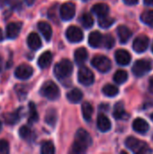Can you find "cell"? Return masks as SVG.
I'll return each mask as SVG.
<instances>
[{
    "instance_id": "cell-1",
    "label": "cell",
    "mask_w": 153,
    "mask_h": 154,
    "mask_svg": "<svg viewBox=\"0 0 153 154\" xmlns=\"http://www.w3.org/2000/svg\"><path fill=\"white\" fill-rule=\"evenodd\" d=\"M92 138L85 129H78L75 135V142L72 145V152L75 153H84L91 145Z\"/></svg>"
},
{
    "instance_id": "cell-2",
    "label": "cell",
    "mask_w": 153,
    "mask_h": 154,
    "mask_svg": "<svg viewBox=\"0 0 153 154\" xmlns=\"http://www.w3.org/2000/svg\"><path fill=\"white\" fill-rule=\"evenodd\" d=\"M124 144L126 148L131 150L133 152L136 154H145L152 152V150L150 148V146L143 141H140L139 139L130 136L126 138Z\"/></svg>"
},
{
    "instance_id": "cell-3",
    "label": "cell",
    "mask_w": 153,
    "mask_h": 154,
    "mask_svg": "<svg viewBox=\"0 0 153 154\" xmlns=\"http://www.w3.org/2000/svg\"><path fill=\"white\" fill-rule=\"evenodd\" d=\"M73 71V65L69 60H62L55 65L54 73L59 79H66L70 77Z\"/></svg>"
},
{
    "instance_id": "cell-4",
    "label": "cell",
    "mask_w": 153,
    "mask_h": 154,
    "mask_svg": "<svg viewBox=\"0 0 153 154\" xmlns=\"http://www.w3.org/2000/svg\"><path fill=\"white\" fill-rule=\"evenodd\" d=\"M41 94L50 100H56L59 98L60 91L53 81H47L41 86Z\"/></svg>"
},
{
    "instance_id": "cell-5",
    "label": "cell",
    "mask_w": 153,
    "mask_h": 154,
    "mask_svg": "<svg viewBox=\"0 0 153 154\" xmlns=\"http://www.w3.org/2000/svg\"><path fill=\"white\" fill-rule=\"evenodd\" d=\"M91 64L93 67H95L98 71H100L102 73L108 72L112 67L111 60L107 57L103 56V55L95 56L91 60Z\"/></svg>"
},
{
    "instance_id": "cell-6",
    "label": "cell",
    "mask_w": 153,
    "mask_h": 154,
    "mask_svg": "<svg viewBox=\"0 0 153 154\" xmlns=\"http://www.w3.org/2000/svg\"><path fill=\"white\" fill-rule=\"evenodd\" d=\"M151 68H152V64L151 60L142 59V60H138L134 63L133 67V72L136 77L140 78L150 72L151 70Z\"/></svg>"
},
{
    "instance_id": "cell-7",
    "label": "cell",
    "mask_w": 153,
    "mask_h": 154,
    "mask_svg": "<svg viewBox=\"0 0 153 154\" xmlns=\"http://www.w3.org/2000/svg\"><path fill=\"white\" fill-rule=\"evenodd\" d=\"M78 79L79 83L84 86H90L94 83L95 77L93 72L87 67H81L78 73Z\"/></svg>"
},
{
    "instance_id": "cell-8",
    "label": "cell",
    "mask_w": 153,
    "mask_h": 154,
    "mask_svg": "<svg viewBox=\"0 0 153 154\" xmlns=\"http://www.w3.org/2000/svg\"><path fill=\"white\" fill-rule=\"evenodd\" d=\"M76 14V6L71 2L64 3L60 8V18L64 21L71 20Z\"/></svg>"
},
{
    "instance_id": "cell-9",
    "label": "cell",
    "mask_w": 153,
    "mask_h": 154,
    "mask_svg": "<svg viewBox=\"0 0 153 154\" xmlns=\"http://www.w3.org/2000/svg\"><path fill=\"white\" fill-rule=\"evenodd\" d=\"M66 36L70 42H79L84 38L83 32L77 26H69L66 31Z\"/></svg>"
},
{
    "instance_id": "cell-10",
    "label": "cell",
    "mask_w": 153,
    "mask_h": 154,
    "mask_svg": "<svg viewBox=\"0 0 153 154\" xmlns=\"http://www.w3.org/2000/svg\"><path fill=\"white\" fill-rule=\"evenodd\" d=\"M149 43H150V39L146 35H139L134 39L133 43V48L134 51L138 53H142L148 49Z\"/></svg>"
},
{
    "instance_id": "cell-11",
    "label": "cell",
    "mask_w": 153,
    "mask_h": 154,
    "mask_svg": "<svg viewBox=\"0 0 153 154\" xmlns=\"http://www.w3.org/2000/svg\"><path fill=\"white\" fill-rule=\"evenodd\" d=\"M32 73H33V69L31 66L27 64H22L16 68L14 71V76L19 79L24 80L31 78Z\"/></svg>"
},
{
    "instance_id": "cell-12",
    "label": "cell",
    "mask_w": 153,
    "mask_h": 154,
    "mask_svg": "<svg viewBox=\"0 0 153 154\" xmlns=\"http://www.w3.org/2000/svg\"><path fill=\"white\" fill-rule=\"evenodd\" d=\"M115 60L116 62L121 65V66H126L130 63L131 61V54L125 51V50H123V49H120V50H117L115 51Z\"/></svg>"
},
{
    "instance_id": "cell-13",
    "label": "cell",
    "mask_w": 153,
    "mask_h": 154,
    "mask_svg": "<svg viewBox=\"0 0 153 154\" xmlns=\"http://www.w3.org/2000/svg\"><path fill=\"white\" fill-rule=\"evenodd\" d=\"M133 128L136 133L144 134L149 131L150 125L146 120L142 118H136L133 123Z\"/></svg>"
},
{
    "instance_id": "cell-14",
    "label": "cell",
    "mask_w": 153,
    "mask_h": 154,
    "mask_svg": "<svg viewBox=\"0 0 153 154\" xmlns=\"http://www.w3.org/2000/svg\"><path fill=\"white\" fill-rule=\"evenodd\" d=\"M21 29H22L21 23H10L6 26V36L9 39H14L19 35Z\"/></svg>"
},
{
    "instance_id": "cell-15",
    "label": "cell",
    "mask_w": 153,
    "mask_h": 154,
    "mask_svg": "<svg viewBox=\"0 0 153 154\" xmlns=\"http://www.w3.org/2000/svg\"><path fill=\"white\" fill-rule=\"evenodd\" d=\"M117 34L121 43H126L133 35L132 31L125 25H120L117 27Z\"/></svg>"
},
{
    "instance_id": "cell-16",
    "label": "cell",
    "mask_w": 153,
    "mask_h": 154,
    "mask_svg": "<svg viewBox=\"0 0 153 154\" xmlns=\"http://www.w3.org/2000/svg\"><path fill=\"white\" fill-rule=\"evenodd\" d=\"M27 44L30 49L33 51H37L41 47V40L36 32H32L28 35Z\"/></svg>"
},
{
    "instance_id": "cell-17",
    "label": "cell",
    "mask_w": 153,
    "mask_h": 154,
    "mask_svg": "<svg viewBox=\"0 0 153 154\" xmlns=\"http://www.w3.org/2000/svg\"><path fill=\"white\" fill-rule=\"evenodd\" d=\"M96 123H97V128L103 133L108 132L111 129V122H110L109 118L103 114H101L97 116Z\"/></svg>"
},
{
    "instance_id": "cell-18",
    "label": "cell",
    "mask_w": 153,
    "mask_h": 154,
    "mask_svg": "<svg viewBox=\"0 0 153 154\" xmlns=\"http://www.w3.org/2000/svg\"><path fill=\"white\" fill-rule=\"evenodd\" d=\"M113 116L117 120H125V119H128V117H129V115L126 113L124 106L123 103H121V102H118L115 106Z\"/></svg>"
},
{
    "instance_id": "cell-19",
    "label": "cell",
    "mask_w": 153,
    "mask_h": 154,
    "mask_svg": "<svg viewBox=\"0 0 153 154\" xmlns=\"http://www.w3.org/2000/svg\"><path fill=\"white\" fill-rule=\"evenodd\" d=\"M38 29L41 32V33L42 34V36L44 37V39L47 42H49L52 36V29H51L50 25L46 22H39Z\"/></svg>"
},
{
    "instance_id": "cell-20",
    "label": "cell",
    "mask_w": 153,
    "mask_h": 154,
    "mask_svg": "<svg viewBox=\"0 0 153 154\" xmlns=\"http://www.w3.org/2000/svg\"><path fill=\"white\" fill-rule=\"evenodd\" d=\"M102 39H103V35L98 32V31H95L92 32L89 36H88V43L91 47L93 48H97L102 44Z\"/></svg>"
},
{
    "instance_id": "cell-21",
    "label": "cell",
    "mask_w": 153,
    "mask_h": 154,
    "mask_svg": "<svg viewBox=\"0 0 153 154\" xmlns=\"http://www.w3.org/2000/svg\"><path fill=\"white\" fill-rule=\"evenodd\" d=\"M52 60V54L50 51H45L43 52L38 59V65L41 69H46L48 68Z\"/></svg>"
},
{
    "instance_id": "cell-22",
    "label": "cell",
    "mask_w": 153,
    "mask_h": 154,
    "mask_svg": "<svg viewBox=\"0 0 153 154\" xmlns=\"http://www.w3.org/2000/svg\"><path fill=\"white\" fill-rule=\"evenodd\" d=\"M83 97V93L80 89L78 88H73L71 89L68 94H67V98L70 103L73 104H78L82 100Z\"/></svg>"
},
{
    "instance_id": "cell-23",
    "label": "cell",
    "mask_w": 153,
    "mask_h": 154,
    "mask_svg": "<svg viewBox=\"0 0 153 154\" xmlns=\"http://www.w3.org/2000/svg\"><path fill=\"white\" fill-rule=\"evenodd\" d=\"M87 57H88V53H87V51L86 50V48L82 47V48H78L75 51L74 59L78 65L83 64L87 60Z\"/></svg>"
},
{
    "instance_id": "cell-24",
    "label": "cell",
    "mask_w": 153,
    "mask_h": 154,
    "mask_svg": "<svg viewBox=\"0 0 153 154\" xmlns=\"http://www.w3.org/2000/svg\"><path fill=\"white\" fill-rule=\"evenodd\" d=\"M92 12L98 17L107 15L109 13V6L106 4L99 3L92 6Z\"/></svg>"
},
{
    "instance_id": "cell-25",
    "label": "cell",
    "mask_w": 153,
    "mask_h": 154,
    "mask_svg": "<svg viewBox=\"0 0 153 154\" xmlns=\"http://www.w3.org/2000/svg\"><path fill=\"white\" fill-rule=\"evenodd\" d=\"M82 115H83V117L86 121L89 122L92 118V115H93V106H91L90 103L88 102H84L82 104Z\"/></svg>"
},
{
    "instance_id": "cell-26",
    "label": "cell",
    "mask_w": 153,
    "mask_h": 154,
    "mask_svg": "<svg viewBox=\"0 0 153 154\" xmlns=\"http://www.w3.org/2000/svg\"><path fill=\"white\" fill-rule=\"evenodd\" d=\"M29 116H28V122L30 124H34L38 121L39 119V115H38V112H37V109H36V106L35 105L31 102L29 103Z\"/></svg>"
},
{
    "instance_id": "cell-27",
    "label": "cell",
    "mask_w": 153,
    "mask_h": 154,
    "mask_svg": "<svg viewBox=\"0 0 153 154\" xmlns=\"http://www.w3.org/2000/svg\"><path fill=\"white\" fill-rule=\"evenodd\" d=\"M102 91H103V94L104 95H106V97H115L119 93L118 88L115 86L112 85V84H107V85L104 86Z\"/></svg>"
},
{
    "instance_id": "cell-28",
    "label": "cell",
    "mask_w": 153,
    "mask_h": 154,
    "mask_svg": "<svg viewBox=\"0 0 153 154\" xmlns=\"http://www.w3.org/2000/svg\"><path fill=\"white\" fill-rule=\"evenodd\" d=\"M128 79V73L125 70H117L114 75V81L117 84H124Z\"/></svg>"
},
{
    "instance_id": "cell-29",
    "label": "cell",
    "mask_w": 153,
    "mask_h": 154,
    "mask_svg": "<svg viewBox=\"0 0 153 154\" xmlns=\"http://www.w3.org/2000/svg\"><path fill=\"white\" fill-rule=\"evenodd\" d=\"M141 20L145 24L153 27V10H146L141 15Z\"/></svg>"
},
{
    "instance_id": "cell-30",
    "label": "cell",
    "mask_w": 153,
    "mask_h": 154,
    "mask_svg": "<svg viewBox=\"0 0 153 154\" xmlns=\"http://www.w3.org/2000/svg\"><path fill=\"white\" fill-rule=\"evenodd\" d=\"M114 23H115V19L112 17H109L107 15L101 16L98 18V24L100 27H102L104 29L109 28L110 26H112L114 24Z\"/></svg>"
},
{
    "instance_id": "cell-31",
    "label": "cell",
    "mask_w": 153,
    "mask_h": 154,
    "mask_svg": "<svg viewBox=\"0 0 153 154\" xmlns=\"http://www.w3.org/2000/svg\"><path fill=\"white\" fill-rule=\"evenodd\" d=\"M45 121L50 126L55 125V124L57 122V113H56L55 109L48 110V112L46 114V116H45Z\"/></svg>"
},
{
    "instance_id": "cell-32",
    "label": "cell",
    "mask_w": 153,
    "mask_h": 154,
    "mask_svg": "<svg viewBox=\"0 0 153 154\" xmlns=\"http://www.w3.org/2000/svg\"><path fill=\"white\" fill-rule=\"evenodd\" d=\"M41 152L42 154H53L55 152V148L50 141H46L41 143Z\"/></svg>"
},
{
    "instance_id": "cell-33",
    "label": "cell",
    "mask_w": 153,
    "mask_h": 154,
    "mask_svg": "<svg viewBox=\"0 0 153 154\" xmlns=\"http://www.w3.org/2000/svg\"><path fill=\"white\" fill-rule=\"evenodd\" d=\"M19 119H20V116L18 111L5 115V121L8 125H14L19 121Z\"/></svg>"
},
{
    "instance_id": "cell-34",
    "label": "cell",
    "mask_w": 153,
    "mask_h": 154,
    "mask_svg": "<svg viewBox=\"0 0 153 154\" xmlns=\"http://www.w3.org/2000/svg\"><path fill=\"white\" fill-rule=\"evenodd\" d=\"M80 22L85 28H90L94 24V19L90 14H84L80 18Z\"/></svg>"
},
{
    "instance_id": "cell-35",
    "label": "cell",
    "mask_w": 153,
    "mask_h": 154,
    "mask_svg": "<svg viewBox=\"0 0 153 154\" xmlns=\"http://www.w3.org/2000/svg\"><path fill=\"white\" fill-rule=\"evenodd\" d=\"M102 44L104 45L105 48L106 49H111L114 47L115 45V39L111 34H106L105 36H103L102 39Z\"/></svg>"
},
{
    "instance_id": "cell-36",
    "label": "cell",
    "mask_w": 153,
    "mask_h": 154,
    "mask_svg": "<svg viewBox=\"0 0 153 154\" xmlns=\"http://www.w3.org/2000/svg\"><path fill=\"white\" fill-rule=\"evenodd\" d=\"M19 135L22 139H24V140H28L31 135H32V131L31 129L24 125V126H22L20 129H19Z\"/></svg>"
},
{
    "instance_id": "cell-37",
    "label": "cell",
    "mask_w": 153,
    "mask_h": 154,
    "mask_svg": "<svg viewBox=\"0 0 153 154\" xmlns=\"http://www.w3.org/2000/svg\"><path fill=\"white\" fill-rule=\"evenodd\" d=\"M9 152V144L5 140H0V154H7Z\"/></svg>"
},
{
    "instance_id": "cell-38",
    "label": "cell",
    "mask_w": 153,
    "mask_h": 154,
    "mask_svg": "<svg viewBox=\"0 0 153 154\" xmlns=\"http://www.w3.org/2000/svg\"><path fill=\"white\" fill-rule=\"evenodd\" d=\"M149 90L153 94V76H151L149 79Z\"/></svg>"
},
{
    "instance_id": "cell-39",
    "label": "cell",
    "mask_w": 153,
    "mask_h": 154,
    "mask_svg": "<svg viewBox=\"0 0 153 154\" xmlns=\"http://www.w3.org/2000/svg\"><path fill=\"white\" fill-rule=\"evenodd\" d=\"M124 2L128 5H136L138 3V0H124Z\"/></svg>"
},
{
    "instance_id": "cell-40",
    "label": "cell",
    "mask_w": 153,
    "mask_h": 154,
    "mask_svg": "<svg viewBox=\"0 0 153 154\" xmlns=\"http://www.w3.org/2000/svg\"><path fill=\"white\" fill-rule=\"evenodd\" d=\"M143 1L146 5H152L153 6V0H143Z\"/></svg>"
},
{
    "instance_id": "cell-41",
    "label": "cell",
    "mask_w": 153,
    "mask_h": 154,
    "mask_svg": "<svg viewBox=\"0 0 153 154\" xmlns=\"http://www.w3.org/2000/svg\"><path fill=\"white\" fill-rule=\"evenodd\" d=\"M25 2H26V4L27 5H32L34 2H35V0H24Z\"/></svg>"
},
{
    "instance_id": "cell-42",
    "label": "cell",
    "mask_w": 153,
    "mask_h": 154,
    "mask_svg": "<svg viewBox=\"0 0 153 154\" xmlns=\"http://www.w3.org/2000/svg\"><path fill=\"white\" fill-rule=\"evenodd\" d=\"M2 39H3V33H2V30L0 29V42L2 41Z\"/></svg>"
},
{
    "instance_id": "cell-43",
    "label": "cell",
    "mask_w": 153,
    "mask_h": 154,
    "mask_svg": "<svg viewBox=\"0 0 153 154\" xmlns=\"http://www.w3.org/2000/svg\"><path fill=\"white\" fill-rule=\"evenodd\" d=\"M2 129H3V125H2V123L0 122V132L2 131Z\"/></svg>"
},
{
    "instance_id": "cell-44",
    "label": "cell",
    "mask_w": 153,
    "mask_h": 154,
    "mask_svg": "<svg viewBox=\"0 0 153 154\" xmlns=\"http://www.w3.org/2000/svg\"><path fill=\"white\" fill-rule=\"evenodd\" d=\"M1 66H2V59L0 57V69H1Z\"/></svg>"
},
{
    "instance_id": "cell-45",
    "label": "cell",
    "mask_w": 153,
    "mask_h": 154,
    "mask_svg": "<svg viewBox=\"0 0 153 154\" xmlns=\"http://www.w3.org/2000/svg\"><path fill=\"white\" fill-rule=\"evenodd\" d=\"M151 120H152V121H153V113H152V114H151Z\"/></svg>"
},
{
    "instance_id": "cell-46",
    "label": "cell",
    "mask_w": 153,
    "mask_h": 154,
    "mask_svg": "<svg viewBox=\"0 0 153 154\" xmlns=\"http://www.w3.org/2000/svg\"><path fill=\"white\" fill-rule=\"evenodd\" d=\"M151 51H152V52H153V43H152V45H151Z\"/></svg>"
},
{
    "instance_id": "cell-47",
    "label": "cell",
    "mask_w": 153,
    "mask_h": 154,
    "mask_svg": "<svg viewBox=\"0 0 153 154\" xmlns=\"http://www.w3.org/2000/svg\"><path fill=\"white\" fill-rule=\"evenodd\" d=\"M83 1H88V0H83Z\"/></svg>"
}]
</instances>
